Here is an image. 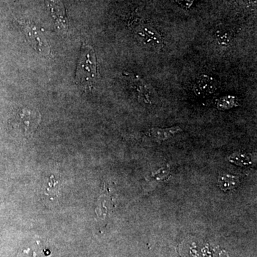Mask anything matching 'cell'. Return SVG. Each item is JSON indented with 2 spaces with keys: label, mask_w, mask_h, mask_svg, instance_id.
Masks as SVG:
<instances>
[{
  "label": "cell",
  "mask_w": 257,
  "mask_h": 257,
  "mask_svg": "<svg viewBox=\"0 0 257 257\" xmlns=\"http://www.w3.org/2000/svg\"><path fill=\"white\" fill-rule=\"evenodd\" d=\"M97 76L95 52L90 45L84 44L76 70L75 82L84 91L92 90Z\"/></svg>",
  "instance_id": "cell-1"
},
{
  "label": "cell",
  "mask_w": 257,
  "mask_h": 257,
  "mask_svg": "<svg viewBox=\"0 0 257 257\" xmlns=\"http://www.w3.org/2000/svg\"><path fill=\"white\" fill-rule=\"evenodd\" d=\"M40 121L41 114L39 111L23 108L17 111L10 125L23 135V138L30 139L40 126Z\"/></svg>",
  "instance_id": "cell-2"
},
{
  "label": "cell",
  "mask_w": 257,
  "mask_h": 257,
  "mask_svg": "<svg viewBox=\"0 0 257 257\" xmlns=\"http://www.w3.org/2000/svg\"><path fill=\"white\" fill-rule=\"evenodd\" d=\"M127 78L130 87L138 97L139 100L145 104H156L158 101V94L150 84L137 75L124 73Z\"/></svg>",
  "instance_id": "cell-3"
},
{
  "label": "cell",
  "mask_w": 257,
  "mask_h": 257,
  "mask_svg": "<svg viewBox=\"0 0 257 257\" xmlns=\"http://www.w3.org/2000/svg\"><path fill=\"white\" fill-rule=\"evenodd\" d=\"M23 28L32 46L38 51L41 55H49L50 47L48 46V44L47 43L45 38H42L43 36L37 31V29L29 24H23Z\"/></svg>",
  "instance_id": "cell-4"
},
{
  "label": "cell",
  "mask_w": 257,
  "mask_h": 257,
  "mask_svg": "<svg viewBox=\"0 0 257 257\" xmlns=\"http://www.w3.org/2000/svg\"><path fill=\"white\" fill-rule=\"evenodd\" d=\"M137 34L139 40L147 47L160 49L162 46V37L160 34L150 27H142L137 31Z\"/></svg>",
  "instance_id": "cell-5"
},
{
  "label": "cell",
  "mask_w": 257,
  "mask_h": 257,
  "mask_svg": "<svg viewBox=\"0 0 257 257\" xmlns=\"http://www.w3.org/2000/svg\"><path fill=\"white\" fill-rule=\"evenodd\" d=\"M217 82L215 79L207 75H202L196 81L194 91L197 95L206 96L215 92Z\"/></svg>",
  "instance_id": "cell-6"
},
{
  "label": "cell",
  "mask_w": 257,
  "mask_h": 257,
  "mask_svg": "<svg viewBox=\"0 0 257 257\" xmlns=\"http://www.w3.org/2000/svg\"><path fill=\"white\" fill-rule=\"evenodd\" d=\"M44 195L47 200L50 202L58 201L60 192V183L55 176L51 175L48 180L45 182L43 187Z\"/></svg>",
  "instance_id": "cell-7"
},
{
  "label": "cell",
  "mask_w": 257,
  "mask_h": 257,
  "mask_svg": "<svg viewBox=\"0 0 257 257\" xmlns=\"http://www.w3.org/2000/svg\"><path fill=\"white\" fill-rule=\"evenodd\" d=\"M181 131L182 128L179 126L167 128L155 127L149 130L148 135L157 141H165Z\"/></svg>",
  "instance_id": "cell-8"
},
{
  "label": "cell",
  "mask_w": 257,
  "mask_h": 257,
  "mask_svg": "<svg viewBox=\"0 0 257 257\" xmlns=\"http://www.w3.org/2000/svg\"><path fill=\"white\" fill-rule=\"evenodd\" d=\"M219 186L221 190L226 192L237 187L239 178L236 176L224 175L219 177Z\"/></svg>",
  "instance_id": "cell-9"
},
{
  "label": "cell",
  "mask_w": 257,
  "mask_h": 257,
  "mask_svg": "<svg viewBox=\"0 0 257 257\" xmlns=\"http://www.w3.org/2000/svg\"><path fill=\"white\" fill-rule=\"evenodd\" d=\"M217 39L218 41L221 45H228L231 42V33L228 31H220L217 32Z\"/></svg>",
  "instance_id": "cell-10"
}]
</instances>
